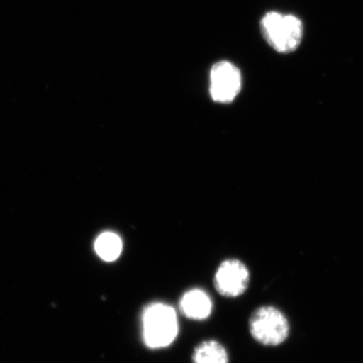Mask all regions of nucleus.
Segmentation results:
<instances>
[{"instance_id": "0eeeda50", "label": "nucleus", "mask_w": 363, "mask_h": 363, "mask_svg": "<svg viewBox=\"0 0 363 363\" xmlns=\"http://www.w3.org/2000/svg\"><path fill=\"white\" fill-rule=\"evenodd\" d=\"M193 363H229L226 348L219 341L204 340L196 346L192 355Z\"/></svg>"}, {"instance_id": "f03ea898", "label": "nucleus", "mask_w": 363, "mask_h": 363, "mask_svg": "<svg viewBox=\"0 0 363 363\" xmlns=\"http://www.w3.org/2000/svg\"><path fill=\"white\" fill-rule=\"evenodd\" d=\"M262 35L272 49L288 54L297 50L303 39L302 21L291 14L267 13L260 23Z\"/></svg>"}, {"instance_id": "7ed1b4c3", "label": "nucleus", "mask_w": 363, "mask_h": 363, "mask_svg": "<svg viewBox=\"0 0 363 363\" xmlns=\"http://www.w3.org/2000/svg\"><path fill=\"white\" fill-rule=\"evenodd\" d=\"M250 333L257 343L264 346H279L290 334L288 319L278 308L264 306L252 312L248 322Z\"/></svg>"}, {"instance_id": "39448f33", "label": "nucleus", "mask_w": 363, "mask_h": 363, "mask_svg": "<svg viewBox=\"0 0 363 363\" xmlns=\"http://www.w3.org/2000/svg\"><path fill=\"white\" fill-rule=\"evenodd\" d=\"M242 84L240 71L229 62L215 64L210 71V94L218 104H230L240 94Z\"/></svg>"}, {"instance_id": "423d86ee", "label": "nucleus", "mask_w": 363, "mask_h": 363, "mask_svg": "<svg viewBox=\"0 0 363 363\" xmlns=\"http://www.w3.org/2000/svg\"><path fill=\"white\" fill-rule=\"evenodd\" d=\"M179 307L182 314L188 319L204 321L212 314L213 303L204 290L192 289L182 296Z\"/></svg>"}, {"instance_id": "f257e3e1", "label": "nucleus", "mask_w": 363, "mask_h": 363, "mask_svg": "<svg viewBox=\"0 0 363 363\" xmlns=\"http://www.w3.org/2000/svg\"><path fill=\"white\" fill-rule=\"evenodd\" d=\"M142 338L150 350H161L171 345L179 333L176 310L166 303L155 302L145 306L140 315Z\"/></svg>"}, {"instance_id": "6e6552de", "label": "nucleus", "mask_w": 363, "mask_h": 363, "mask_svg": "<svg viewBox=\"0 0 363 363\" xmlns=\"http://www.w3.org/2000/svg\"><path fill=\"white\" fill-rule=\"evenodd\" d=\"M123 243L121 238L113 233H104L95 241V250L100 259L105 262H113L121 257Z\"/></svg>"}, {"instance_id": "20e7f679", "label": "nucleus", "mask_w": 363, "mask_h": 363, "mask_svg": "<svg viewBox=\"0 0 363 363\" xmlns=\"http://www.w3.org/2000/svg\"><path fill=\"white\" fill-rule=\"evenodd\" d=\"M250 274L247 266L240 259H226L215 272V290L222 297L238 298L243 295L250 286Z\"/></svg>"}]
</instances>
